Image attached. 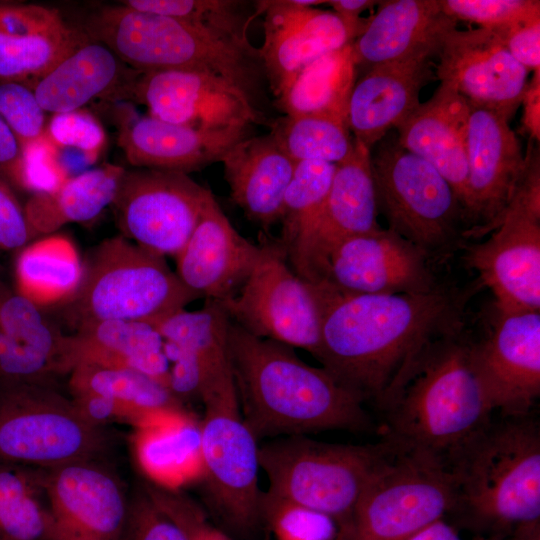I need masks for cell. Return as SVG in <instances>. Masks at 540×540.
Instances as JSON below:
<instances>
[{"label": "cell", "instance_id": "603a6c76", "mask_svg": "<svg viewBox=\"0 0 540 540\" xmlns=\"http://www.w3.org/2000/svg\"><path fill=\"white\" fill-rule=\"evenodd\" d=\"M260 250L233 227L209 191L193 232L174 257L175 273L199 298L224 302L245 283Z\"/></svg>", "mask_w": 540, "mask_h": 540}, {"label": "cell", "instance_id": "4fadbf2b", "mask_svg": "<svg viewBox=\"0 0 540 540\" xmlns=\"http://www.w3.org/2000/svg\"><path fill=\"white\" fill-rule=\"evenodd\" d=\"M207 504L234 534L246 537L263 523L258 445L238 405L205 407L201 421Z\"/></svg>", "mask_w": 540, "mask_h": 540}, {"label": "cell", "instance_id": "9a60e30c", "mask_svg": "<svg viewBox=\"0 0 540 540\" xmlns=\"http://www.w3.org/2000/svg\"><path fill=\"white\" fill-rule=\"evenodd\" d=\"M46 519L42 540H121L129 501L96 459L42 468Z\"/></svg>", "mask_w": 540, "mask_h": 540}, {"label": "cell", "instance_id": "ba28073f", "mask_svg": "<svg viewBox=\"0 0 540 540\" xmlns=\"http://www.w3.org/2000/svg\"><path fill=\"white\" fill-rule=\"evenodd\" d=\"M371 154L378 212L388 229L416 246L431 262L464 248L469 229L448 181L389 132Z\"/></svg>", "mask_w": 540, "mask_h": 540}, {"label": "cell", "instance_id": "e0dca14e", "mask_svg": "<svg viewBox=\"0 0 540 540\" xmlns=\"http://www.w3.org/2000/svg\"><path fill=\"white\" fill-rule=\"evenodd\" d=\"M465 239L493 231L512 200L525 167L520 143L504 115L470 105L467 140Z\"/></svg>", "mask_w": 540, "mask_h": 540}, {"label": "cell", "instance_id": "f5cc1de1", "mask_svg": "<svg viewBox=\"0 0 540 540\" xmlns=\"http://www.w3.org/2000/svg\"><path fill=\"white\" fill-rule=\"evenodd\" d=\"M0 179L24 190V153L18 138L0 115Z\"/></svg>", "mask_w": 540, "mask_h": 540}, {"label": "cell", "instance_id": "bcb514c9", "mask_svg": "<svg viewBox=\"0 0 540 540\" xmlns=\"http://www.w3.org/2000/svg\"><path fill=\"white\" fill-rule=\"evenodd\" d=\"M0 115L22 148L46 134V112L30 86L18 81H0Z\"/></svg>", "mask_w": 540, "mask_h": 540}, {"label": "cell", "instance_id": "8992f818", "mask_svg": "<svg viewBox=\"0 0 540 540\" xmlns=\"http://www.w3.org/2000/svg\"><path fill=\"white\" fill-rule=\"evenodd\" d=\"M82 264L77 289L55 306L73 331L108 320L154 324L199 299L183 285L165 257L121 234L103 240Z\"/></svg>", "mask_w": 540, "mask_h": 540}, {"label": "cell", "instance_id": "ab89813d", "mask_svg": "<svg viewBox=\"0 0 540 540\" xmlns=\"http://www.w3.org/2000/svg\"><path fill=\"white\" fill-rule=\"evenodd\" d=\"M42 468L0 462V540H42Z\"/></svg>", "mask_w": 540, "mask_h": 540}, {"label": "cell", "instance_id": "5b68a950", "mask_svg": "<svg viewBox=\"0 0 540 540\" xmlns=\"http://www.w3.org/2000/svg\"><path fill=\"white\" fill-rule=\"evenodd\" d=\"M453 510L478 526L536 525L540 516V432L522 417L491 420L448 453Z\"/></svg>", "mask_w": 540, "mask_h": 540}, {"label": "cell", "instance_id": "f1b7e54d", "mask_svg": "<svg viewBox=\"0 0 540 540\" xmlns=\"http://www.w3.org/2000/svg\"><path fill=\"white\" fill-rule=\"evenodd\" d=\"M431 78L427 56L369 68L355 82L348 103L347 121L353 138L371 150L416 109L420 91Z\"/></svg>", "mask_w": 540, "mask_h": 540}, {"label": "cell", "instance_id": "cb8c5ba5", "mask_svg": "<svg viewBox=\"0 0 540 540\" xmlns=\"http://www.w3.org/2000/svg\"><path fill=\"white\" fill-rule=\"evenodd\" d=\"M70 396L95 425L122 422L140 427L171 410L182 409L171 391L137 370L77 364L68 374Z\"/></svg>", "mask_w": 540, "mask_h": 540}, {"label": "cell", "instance_id": "db71d44e", "mask_svg": "<svg viewBox=\"0 0 540 540\" xmlns=\"http://www.w3.org/2000/svg\"><path fill=\"white\" fill-rule=\"evenodd\" d=\"M524 106L522 124L530 140L540 139V70L528 81L521 102Z\"/></svg>", "mask_w": 540, "mask_h": 540}, {"label": "cell", "instance_id": "e575fe53", "mask_svg": "<svg viewBox=\"0 0 540 540\" xmlns=\"http://www.w3.org/2000/svg\"><path fill=\"white\" fill-rule=\"evenodd\" d=\"M124 171L104 164L68 178L55 190L33 194L23 206L33 238L96 218L112 204Z\"/></svg>", "mask_w": 540, "mask_h": 540}, {"label": "cell", "instance_id": "7402d4cb", "mask_svg": "<svg viewBox=\"0 0 540 540\" xmlns=\"http://www.w3.org/2000/svg\"><path fill=\"white\" fill-rule=\"evenodd\" d=\"M264 41L259 49L269 90L276 97L317 58L351 44L363 29L333 11L294 0L264 1Z\"/></svg>", "mask_w": 540, "mask_h": 540}, {"label": "cell", "instance_id": "52a82bcc", "mask_svg": "<svg viewBox=\"0 0 540 540\" xmlns=\"http://www.w3.org/2000/svg\"><path fill=\"white\" fill-rule=\"evenodd\" d=\"M398 448L386 438L376 444L351 445L305 435L279 437L258 448L259 467L269 481L263 496L319 511L337 524Z\"/></svg>", "mask_w": 540, "mask_h": 540}, {"label": "cell", "instance_id": "7dc6e473", "mask_svg": "<svg viewBox=\"0 0 540 540\" xmlns=\"http://www.w3.org/2000/svg\"><path fill=\"white\" fill-rule=\"evenodd\" d=\"M24 190L33 194L58 188L72 174L57 148L45 136L23 148Z\"/></svg>", "mask_w": 540, "mask_h": 540}, {"label": "cell", "instance_id": "ffe728a7", "mask_svg": "<svg viewBox=\"0 0 540 540\" xmlns=\"http://www.w3.org/2000/svg\"><path fill=\"white\" fill-rule=\"evenodd\" d=\"M437 77L472 106L511 119L522 102L529 71L491 28L450 31L438 53Z\"/></svg>", "mask_w": 540, "mask_h": 540}, {"label": "cell", "instance_id": "ac0fdd59", "mask_svg": "<svg viewBox=\"0 0 540 540\" xmlns=\"http://www.w3.org/2000/svg\"><path fill=\"white\" fill-rule=\"evenodd\" d=\"M431 264L416 246L380 227L340 243L322 281L352 294L427 293L441 284Z\"/></svg>", "mask_w": 540, "mask_h": 540}, {"label": "cell", "instance_id": "7a4b0ae2", "mask_svg": "<svg viewBox=\"0 0 540 540\" xmlns=\"http://www.w3.org/2000/svg\"><path fill=\"white\" fill-rule=\"evenodd\" d=\"M228 344L241 417L257 441L370 426L362 400L292 347L256 337L231 320Z\"/></svg>", "mask_w": 540, "mask_h": 540}, {"label": "cell", "instance_id": "6f0895ef", "mask_svg": "<svg viewBox=\"0 0 540 540\" xmlns=\"http://www.w3.org/2000/svg\"><path fill=\"white\" fill-rule=\"evenodd\" d=\"M521 535L516 540H539V528L538 524L522 527L520 530Z\"/></svg>", "mask_w": 540, "mask_h": 540}, {"label": "cell", "instance_id": "d6986e66", "mask_svg": "<svg viewBox=\"0 0 540 540\" xmlns=\"http://www.w3.org/2000/svg\"><path fill=\"white\" fill-rule=\"evenodd\" d=\"M126 98L146 106L151 117L196 128L222 129L266 121L230 83L198 71L140 72Z\"/></svg>", "mask_w": 540, "mask_h": 540}, {"label": "cell", "instance_id": "7bdbcfd3", "mask_svg": "<svg viewBox=\"0 0 540 540\" xmlns=\"http://www.w3.org/2000/svg\"><path fill=\"white\" fill-rule=\"evenodd\" d=\"M263 523L277 540H335L337 524L333 518L319 511L263 496Z\"/></svg>", "mask_w": 540, "mask_h": 540}, {"label": "cell", "instance_id": "9c48e42d", "mask_svg": "<svg viewBox=\"0 0 540 540\" xmlns=\"http://www.w3.org/2000/svg\"><path fill=\"white\" fill-rule=\"evenodd\" d=\"M109 442L56 381L0 384V462L50 468L97 459Z\"/></svg>", "mask_w": 540, "mask_h": 540}, {"label": "cell", "instance_id": "ee69618b", "mask_svg": "<svg viewBox=\"0 0 540 540\" xmlns=\"http://www.w3.org/2000/svg\"><path fill=\"white\" fill-rule=\"evenodd\" d=\"M445 14L456 21L500 28L540 19L538 0H441Z\"/></svg>", "mask_w": 540, "mask_h": 540}, {"label": "cell", "instance_id": "f546056e", "mask_svg": "<svg viewBox=\"0 0 540 540\" xmlns=\"http://www.w3.org/2000/svg\"><path fill=\"white\" fill-rule=\"evenodd\" d=\"M80 363L131 368L168 388L170 363L165 341L150 323L100 321L65 334L64 373L69 374Z\"/></svg>", "mask_w": 540, "mask_h": 540}, {"label": "cell", "instance_id": "f907efd6", "mask_svg": "<svg viewBox=\"0 0 540 540\" xmlns=\"http://www.w3.org/2000/svg\"><path fill=\"white\" fill-rule=\"evenodd\" d=\"M491 29L497 33L510 54L528 71L540 70V19Z\"/></svg>", "mask_w": 540, "mask_h": 540}, {"label": "cell", "instance_id": "8d00e7d4", "mask_svg": "<svg viewBox=\"0 0 540 540\" xmlns=\"http://www.w3.org/2000/svg\"><path fill=\"white\" fill-rule=\"evenodd\" d=\"M83 264L73 242L47 235L23 247L15 264L16 292L40 307L57 306L77 289Z\"/></svg>", "mask_w": 540, "mask_h": 540}, {"label": "cell", "instance_id": "b9f144b4", "mask_svg": "<svg viewBox=\"0 0 540 540\" xmlns=\"http://www.w3.org/2000/svg\"><path fill=\"white\" fill-rule=\"evenodd\" d=\"M0 329L19 344L43 356L57 376L64 375V336L43 309L12 290L0 278Z\"/></svg>", "mask_w": 540, "mask_h": 540}, {"label": "cell", "instance_id": "484cf974", "mask_svg": "<svg viewBox=\"0 0 540 540\" xmlns=\"http://www.w3.org/2000/svg\"><path fill=\"white\" fill-rule=\"evenodd\" d=\"M250 127L203 129L148 115L126 123L119 133L118 145L134 168L188 174L222 162L236 144L250 137Z\"/></svg>", "mask_w": 540, "mask_h": 540}, {"label": "cell", "instance_id": "44dd1931", "mask_svg": "<svg viewBox=\"0 0 540 540\" xmlns=\"http://www.w3.org/2000/svg\"><path fill=\"white\" fill-rule=\"evenodd\" d=\"M497 313L490 335L472 343L475 367L493 410L527 416L540 395V311Z\"/></svg>", "mask_w": 540, "mask_h": 540}, {"label": "cell", "instance_id": "c3c4849f", "mask_svg": "<svg viewBox=\"0 0 540 540\" xmlns=\"http://www.w3.org/2000/svg\"><path fill=\"white\" fill-rule=\"evenodd\" d=\"M121 540H186V537L145 489L129 501Z\"/></svg>", "mask_w": 540, "mask_h": 540}, {"label": "cell", "instance_id": "4316f807", "mask_svg": "<svg viewBox=\"0 0 540 540\" xmlns=\"http://www.w3.org/2000/svg\"><path fill=\"white\" fill-rule=\"evenodd\" d=\"M457 22L444 13L441 0L379 1L376 14L352 42L356 67L438 55Z\"/></svg>", "mask_w": 540, "mask_h": 540}, {"label": "cell", "instance_id": "d6a6232c", "mask_svg": "<svg viewBox=\"0 0 540 540\" xmlns=\"http://www.w3.org/2000/svg\"><path fill=\"white\" fill-rule=\"evenodd\" d=\"M133 446L140 469L159 488L179 491L203 478L201 421L184 408L135 428Z\"/></svg>", "mask_w": 540, "mask_h": 540}, {"label": "cell", "instance_id": "8fae6325", "mask_svg": "<svg viewBox=\"0 0 540 540\" xmlns=\"http://www.w3.org/2000/svg\"><path fill=\"white\" fill-rule=\"evenodd\" d=\"M465 260L492 291L496 309L540 311V171L527 168L486 241L465 248Z\"/></svg>", "mask_w": 540, "mask_h": 540}, {"label": "cell", "instance_id": "74e56055", "mask_svg": "<svg viewBox=\"0 0 540 540\" xmlns=\"http://www.w3.org/2000/svg\"><path fill=\"white\" fill-rule=\"evenodd\" d=\"M121 4L145 13L187 22L226 41L251 46L248 29L263 14L262 1L237 0H126Z\"/></svg>", "mask_w": 540, "mask_h": 540}, {"label": "cell", "instance_id": "d590c367", "mask_svg": "<svg viewBox=\"0 0 540 540\" xmlns=\"http://www.w3.org/2000/svg\"><path fill=\"white\" fill-rule=\"evenodd\" d=\"M356 69L352 43L329 52L302 69L275 97V105L285 116L325 114L347 120Z\"/></svg>", "mask_w": 540, "mask_h": 540}, {"label": "cell", "instance_id": "816d5d0a", "mask_svg": "<svg viewBox=\"0 0 540 540\" xmlns=\"http://www.w3.org/2000/svg\"><path fill=\"white\" fill-rule=\"evenodd\" d=\"M32 238L23 206L10 186L0 179V249L22 248Z\"/></svg>", "mask_w": 540, "mask_h": 540}, {"label": "cell", "instance_id": "277c9868", "mask_svg": "<svg viewBox=\"0 0 540 540\" xmlns=\"http://www.w3.org/2000/svg\"><path fill=\"white\" fill-rule=\"evenodd\" d=\"M84 32L141 73L190 70L220 77L265 117L263 107L269 85L260 51L253 45L226 41L187 22L136 11L123 4L93 12Z\"/></svg>", "mask_w": 540, "mask_h": 540}, {"label": "cell", "instance_id": "11a10c76", "mask_svg": "<svg viewBox=\"0 0 540 540\" xmlns=\"http://www.w3.org/2000/svg\"><path fill=\"white\" fill-rule=\"evenodd\" d=\"M378 2L373 0H331L327 1V4L347 23L364 30L368 20L360 18V14Z\"/></svg>", "mask_w": 540, "mask_h": 540}, {"label": "cell", "instance_id": "f35d334b", "mask_svg": "<svg viewBox=\"0 0 540 540\" xmlns=\"http://www.w3.org/2000/svg\"><path fill=\"white\" fill-rule=\"evenodd\" d=\"M270 134L294 161L337 164L353 150L347 120L325 114L284 116L269 124Z\"/></svg>", "mask_w": 540, "mask_h": 540}, {"label": "cell", "instance_id": "6da1fadb", "mask_svg": "<svg viewBox=\"0 0 540 540\" xmlns=\"http://www.w3.org/2000/svg\"><path fill=\"white\" fill-rule=\"evenodd\" d=\"M310 284V283H309ZM321 314L315 358L363 403L376 405L429 347L463 333L474 286L440 284L419 294H352L310 284Z\"/></svg>", "mask_w": 540, "mask_h": 540}, {"label": "cell", "instance_id": "83f0119b", "mask_svg": "<svg viewBox=\"0 0 540 540\" xmlns=\"http://www.w3.org/2000/svg\"><path fill=\"white\" fill-rule=\"evenodd\" d=\"M469 102L441 82L432 97L396 129L402 147L430 163L452 186L464 209L467 190L466 140Z\"/></svg>", "mask_w": 540, "mask_h": 540}, {"label": "cell", "instance_id": "2e32d148", "mask_svg": "<svg viewBox=\"0 0 540 540\" xmlns=\"http://www.w3.org/2000/svg\"><path fill=\"white\" fill-rule=\"evenodd\" d=\"M371 150L354 139L351 153L336 164L326 199L306 232L286 256L310 284L324 279L328 259L343 241L380 228Z\"/></svg>", "mask_w": 540, "mask_h": 540}, {"label": "cell", "instance_id": "60d3db41", "mask_svg": "<svg viewBox=\"0 0 540 540\" xmlns=\"http://www.w3.org/2000/svg\"><path fill=\"white\" fill-rule=\"evenodd\" d=\"M336 164L323 161L296 163L286 189L279 221L280 236L273 241L285 258L300 241L329 192Z\"/></svg>", "mask_w": 540, "mask_h": 540}, {"label": "cell", "instance_id": "f6af8a7d", "mask_svg": "<svg viewBox=\"0 0 540 540\" xmlns=\"http://www.w3.org/2000/svg\"><path fill=\"white\" fill-rule=\"evenodd\" d=\"M46 135L60 150L78 151L86 165L97 161L106 143L102 124L84 109L52 114Z\"/></svg>", "mask_w": 540, "mask_h": 540}, {"label": "cell", "instance_id": "d4e9b609", "mask_svg": "<svg viewBox=\"0 0 540 540\" xmlns=\"http://www.w3.org/2000/svg\"><path fill=\"white\" fill-rule=\"evenodd\" d=\"M88 40L56 9L0 1V81L31 85Z\"/></svg>", "mask_w": 540, "mask_h": 540}, {"label": "cell", "instance_id": "9f6ffc18", "mask_svg": "<svg viewBox=\"0 0 540 540\" xmlns=\"http://www.w3.org/2000/svg\"><path fill=\"white\" fill-rule=\"evenodd\" d=\"M407 540H461V538L454 527L440 518L421 528Z\"/></svg>", "mask_w": 540, "mask_h": 540}, {"label": "cell", "instance_id": "30bf717a", "mask_svg": "<svg viewBox=\"0 0 540 540\" xmlns=\"http://www.w3.org/2000/svg\"><path fill=\"white\" fill-rule=\"evenodd\" d=\"M453 506V486L444 461L399 445L337 523L335 540H407Z\"/></svg>", "mask_w": 540, "mask_h": 540}, {"label": "cell", "instance_id": "4dcf8cb0", "mask_svg": "<svg viewBox=\"0 0 540 540\" xmlns=\"http://www.w3.org/2000/svg\"><path fill=\"white\" fill-rule=\"evenodd\" d=\"M222 163L231 200L267 232L279 221L296 162L268 133L240 141Z\"/></svg>", "mask_w": 540, "mask_h": 540}, {"label": "cell", "instance_id": "7c38bea8", "mask_svg": "<svg viewBox=\"0 0 540 540\" xmlns=\"http://www.w3.org/2000/svg\"><path fill=\"white\" fill-rule=\"evenodd\" d=\"M260 247L245 283L233 298L221 303L230 320L250 334L302 348L315 357L321 342V314L314 290L296 275L273 241Z\"/></svg>", "mask_w": 540, "mask_h": 540}, {"label": "cell", "instance_id": "5bb4252c", "mask_svg": "<svg viewBox=\"0 0 540 540\" xmlns=\"http://www.w3.org/2000/svg\"><path fill=\"white\" fill-rule=\"evenodd\" d=\"M209 189L188 174L125 170L112 202L121 235L162 257H175L193 232Z\"/></svg>", "mask_w": 540, "mask_h": 540}, {"label": "cell", "instance_id": "836d02e7", "mask_svg": "<svg viewBox=\"0 0 540 540\" xmlns=\"http://www.w3.org/2000/svg\"><path fill=\"white\" fill-rule=\"evenodd\" d=\"M152 325L164 341L191 353L199 361L203 404L237 395L229 355L230 318L221 302L206 299L197 311L182 309Z\"/></svg>", "mask_w": 540, "mask_h": 540}, {"label": "cell", "instance_id": "3957f363", "mask_svg": "<svg viewBox=\"0 0 540 540\" xmlns=\"http://www.w3.org/2000/svg\"><path fill=\"white\" fill-rule=\"evenodd\" d=\"M377 407L383 438L442 460L491 419L493 411L463 333L424 351Z\"/></svg>", "mask_w": 540, "mask_h": 540}, {"label": "cell", "instance_id": "1f68e13d", "mask_svg": "<svg viewBox=\"0 0 540 540\" xmlns=\"http://www.w3.org/2000/svg\"><path fill=\"white\" fill-rule=\"evenodd\" d=\"M139 73L125 67L108 47L89 39L28 86L42 109L56 114L82 109L95 98L124 97Z\"/></svg>", "mask_w": 540, "mask_h": 540}, {"label": "cell", "instance_id": "681fc988", "mask_svg": "<svg viewBox=\"0 0 540 540\" xmlns=\"http://www.w3.org/2000/svg\"><path fill=\"white\" fill-rule=\"evenodd\" d=\"M146 490L161 509L181 528L186 540H231L221 529L214 527L206 513L180 491L157 486Z\"/></svg>", "mask_w": 540, "mask_h": 540}]
</instances>
